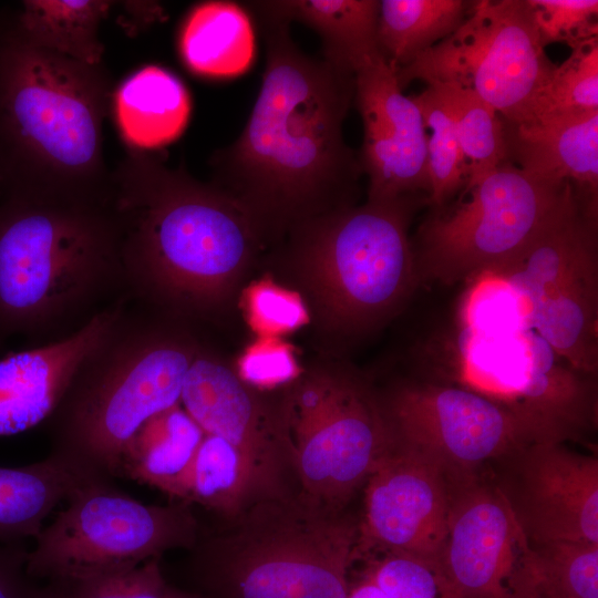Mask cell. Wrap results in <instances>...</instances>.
Instances as JSON below:
<instances>
[{"instance_id": "1", "label": "cell", "mask_w": 598, "mask_h": 598, "mask_svg": "<svg viewBox=\"0 0 598 598\" xmlns=\"http://www.w3.org/2000/svg\"><path fill=\"white\" fill-rule=\"evenodd\" d=\"M257 20L266 44L260 91L240 135L209 166L210 183L248 212L269 250L298 224L354 205L363 172L342 134L354 74L301 51L289 23Z\"/></svg>"}, {"instance_id": "2", "label": "cell", "mask_w": 598, "mask_h": 598, "mask_svg": "<svg viewBox=\"0 0 598 598\" xmlns=\"http://www.w3.org/2000/svg\"><path fill=\"white\" fill-rule=\"evenodd\" d=\"M111 204L125 293L198 330L226 320L268 250L237 200L150 151L130 147L112 169Z\"/></svg>"}, {"instance_id": "3", "label": "cell", "mask_w": 598, "mask_h": 598, "mask_svg": "<svg viewBox=\"0 0 598 598\" xmlns=\"http://www.w3.org/2000/svg\"><path fill=\"white\" fill-rule=\"evenodd\" d=\"M114 86L87 64L31 42L0 9V199L106 203L104 122Z\"/></svg>"}, {"instance_id": "4", "label": "cell", "mask_w": 598, "mask_h": 598, "mask_svg": "<svg viewBox=\"0 0 598 598\" xmlns=\"http://www.w3.org/2000/svg\"><path fill=\"white\" fill-rule=\"evenodd\" d=\"M125 293L120 226L106 203L0 199V349L63 339Z\"/></svg>"}, {"instance_id": "5", "label": "cell", "mask_w": 598, "mask_h": 598, "mask_svg": "<svg viewBox=\"0 0 598 598\" xmlns=\"http://www.w3.org/2000/svg\"><path fill=\"white\" fill-rule=\"evenodd\" d=\"M420 195L341 207L291 228L264 256L276 281L303 300L326 350L379 328L410 297L417 277L409 225Z\"/></svg>"}, {"instance_id": "6", "label": "cell", "mask_w": 598, "mask_h": 598, "mask_svg": "<svg viewBox=\"0 0 598 598\" xmlns=\"http://www.w3.org/2000/svg\"><path fill=\"white\" fill-rule=\"evenodd\" d=\"M204 343L198 329L130 300L44 422L50 453L96 476L122 477L131 439L181 402Z\"/></svg>"}, {"instance_id": "7", "label": "cell", "mask_w": 598, "mask_h": 598, "mask_svg": "<svg viewBox=\"0 0 598 598\" xmlns=\"http://www.w3.org/2000/svg\"><path fill=\"white\" fill-rule=\"evenodd\" d=\"M189 550L215 598H348L359 519L298 491L250 504Z\"/></svg>"}, {"instance_id": "8", "label": "cell", "mask_w": 598, "mask_h": 598, "mask_svg": "<svg viewBox=\"0 0 598 598\" xmlns=\"http://www.w3.org/2000/svg\"><path fill=\"white\" fill-rule=\"evenodd\" d=\"M277 395L298 491L347 508L392 444L381 399L342 359L326 353Z\"/></svg>"}, {"instance_id": "9", "label": "cell", "mask_w": 598, "mask_h": 598, "mask_svg": "<svg viewBox=\"0 0 598 598\" xmlns=\"http://www.w3.org/2000/svg\"><path fill=\"white\" fill-rule=\"evenodd\" d=\"M199 533L190 504H145L112 480H96L72 493L43 527L29 551L27 573L60 584L127 575L168 550H189Z\"/></svg>"}, {"instance_id": "10", "label": "cell", "mask_w": 598, "mask_h": 598, "mask_svg": "<svg viewBox=\"0 0 598 598\" xmlns=\"http://www.w3.org/2000/svg\"><path fill=\"white\" fill-rule=\"evenodd\" d=\"M574 184L548 183L509 161L465 188L468 198L420 230L417 277L453 285L515 265L563 208Z\"/></svg>"}, {"instance_id": "11", "label": "cell", "mask_w": 598, "mask_h": 598, "mask_svg": "<svg viewBox=\"0 0 598 598\" xmlns=\"http://www.w3.org/2000/svg\"><path fill=\"white\" fill-rule=\"evenodd\" d=\"M525 0L471 3L448 37L398 69L402 90L413 80L473 92L505 126L535 122L555 64L545 53Z\"/></svg>"}, {"instance_id": "12", "label": "cell", "mask_w": 598, "mask_h": 598, "mask_svg": "<svg viewBox=\"0 0 598 598\" xmlns=\"http://www.w3.org/2000/svg\"><path fill=\"white\" fill-rule=\"evenodd\" d=\"M395 443L440 465L451 480L474 476L489 460L513 456L554 431L474 389L406 383L381 400Z\"/></svg>"}, {"instance_id": "13", "label": "cell", "mask_w": 598, "mask_h": 598, "mask_svg": "<svg viewBox=\"0 0 598 598\" xmlns=\"http://www.w3.org/2000/svg\"><path fill=\"white\" fill-rule=\"evenodd\" d=\"M436 564L461 598H522L537 574L535 550L507 493L475 476L452 480Z\"/></svg>"}, {"instance_id": "14", "label": "cell", "mask_w": 598, "mask_h": 598, "mask_svg": "<svg viewBox=\"0 0 598 598\" xmlns=\"http://www.w3.org/2000/svg\"><path fill=\"white\" fill-rule=\"evenodd\" d=\"M277 392L244 383L205 342L185 377L181 404L205 433L230 443L248 462L267 497L297 492Z\"/></svg>"}, {"instance_id": "15", "label": "cell", "mask_w": 598, "mask_h": 598, "mask_svg": "<svg viewBox=\"0 0 598 598\" xmlns=\"http://www.w3.org/2000/svg\"><path fill=\"white\" fill-rule=\"evenodd\" d=\"M364 486L359 557L396 551L436 561L452 499V480L446 472L392 439Z\"/></svg>"}, {"instance_id": "16", "label": "cell", "mask_w": 598, "mask_h": 598, "mask_svg": "<svg viewBox=\"0 0 598 598\" xmlns=\"http://www.w3.org/2000/svg\"><path fill=\"white\" fill-rule=\"evenodd\" d=\"M354 97L363 123L367 200L429 195L427 133L419 106L402 92L396 66L381 53L367 58L354 71Z\"/></svg>"}, {"instance_id": "17", "label": "cell", "mask_w": 598, "mask_h": 598, "mask_svg": "<svg viewBox=\"0 0 598 598\" xmlns=\"http://www.w3.org/2000/svg\"><path fill=\"white\" fill-rule=\"evenodd\" d=\"M516 456L517 492L508 497L532 547L598 544L597 457L570 451L560 441L534 443Z\"/></svg>"}, {"instance_id": "18", "label": "cell", "mask_w": 598, "mask_h": 598, "mask_svg": "<svg viewBox=\"0 0 598 598\" xmlns=\"http://www.w3.org/2000/svg\"><path fill=\"white\" fill-rule=\"evenodd\" d=\"M128 301L123 295L72 334L0 358V436L44 424Z\"/></svg>"}, {"instance_id": "19", "label": "cell", "mask_w": 598, "mask_h": 598, "mask_svg": "<svg viewBox=\"0 0 598 598\" xmlns=\"http://www.w3.org/2000/svg\"><path fill=\"white\" fill-rule=\"evenodd\" d=\"M519 362L499 373L485 391L492 399L550 429L564 440L594 422L596 401L584 373L558 360L533 330L516 338Z\"/></svg>"}, {"instance_id": "20", "label": "cell", "mask_w": 598, "mask_h": 598, "mask_svg": "<svg viewBox=\"0 0 598 598\" xmlns=\"http://www.w3.org/2000/svg\"><path fill=\"white\" fill-rule=\"evenodd\" d=\"M506 159L548 183L598 193V111L505 126Z\"/></svg>"}, {"instance_id": "21", "label": "cell", "mask_w": 598, "mask_h": 598, "mask_svg": "<svg viewBox=\"0 0 598 598\" xmlns=\"http://www.w3.org/2000/svg\"><path fill=\"white\" fill-rule=\"evenodd\" d=\"M591 255L528 306L532 330L571 368L594 374L598 367V269Z\"/></svg>"}, {"instance_id": "22", "label": "cell", "mask_w": 598, "mask_h": 598, "mask_svg": "<svg viewBox=\"0 0 598 598\" xmlns=\"http://www.w3.org/2000/svg\"><path fill=\"white\" fill-rule=\"evenodd\" d=\"M257 19L301 22L315 30L323 58L354 74L367 58L381 53L377 43L380 1L265 0L246 2Z\"/></svg>"}, {"instance_id": "23", "label": "cell", "mask_w": 598, "mask_h": 598, "mask_svg": "<svg viewBox=\"0 0 598 598\" xmlns=\"http://www.w3.org/2000/svg\"><path fill=\"white\" fill-rule=\"evenodd\" d=\"M100 478L50 452L32 464L0 466V540L35 539L45 526L44 520L61 502Z\"/></svg>"}, {"instance_id": "24", "label": "cell", "mask_w": 598, "mask_h": 598, "mask_svg": "<svg viewBox=\"0 0 598 598\" xmlns=\"http://www.w3.org/2000/svg\"><path fill=\"white\" fill-rule=\"evenodd\" d=\"M204 435L181 402L153 415L131 439L123 456L122 477L183 502L188 474Z\"/></svg>"}, {"instance_id": "25", "label": "cell", "mask_w": 598, "mask_h": 598, "mask_svg": "<svg viewBox=\"0 0 598 598\" xmlns=\"http://www.w3.org/2000/svg\"><path fill=\"white\" fill-rule=\"evenodd\" d=\"M131 147L148 151L177 137L190 112L189 95L174 74L145 66L115 91L113 107Z\"/></svg>"}, {"instance_id": "26", "label": "cell", "mask_w": 598, "mask_h": 598, "mask_svg": "<svg viewBox=\"0 0 598 598\" xmlns=\"http://www.w3.org/2000/svg\"><path fill=\"white\" fill-rule=\"evenodd\" d=\"M183 60L207 76L244 72L254 58V32L246 11L231 2H206L188 14L179 40Z\"/></svg>"}, {"instance_id": "27", "label": "cell", "mask_w": 598, "mask_h": 598, "mask_svg": "<svg viewBox=\"0 0 598 598\" xmlns=\"http://www.w3.org/2000/svg\"><path fill=\"white\" fill-rule=\"evenodd\" d=\"M113 6L104 0H27L13 13L38 47L93 65L103 64L100 27Z\"/></svg>"}, {"instance_id": "28", "label": "cell", "mask_w": 598, "mask_h": 598, "mask_svg": "<svg viewBox=\"0 0 598 598\" xmlns=\"http://www.w3.org/2000/svg\"><path fill=\"white\" fill-rule=\"evenodd\" d=\"M268 498L251 466L230 443L205 433L190 467L184 501L229 519Z\"/></svg>"}, {"instance_id": "29", "label": "cell", "mask_w": 598, "mask_h": 598, "mask_svg": "<svg viewBox=\"0 0 598 598\" xmlns=\"http://www.w3.org/2000/svg\"><path fill=\"white\" fill-rule=\"evenodd\" d=\"M470 2L462 0L380 1L377 43L396 69L453 33L465 19Z\"/></svg>"}, {"instance_id": "30", "label": "cell", "mask_w": 598, "mask_h": 598, "mask_svg": "<svg viewBox=\"0 0 598 598\" xmlns=\"http://www.w3.org/2000/svg\"><path fill=\"white\" fill-rule=\"evenodd\" d=\"M436 84L452 111L466 166L465 188L506 161L505 127L498 114L473 92Z\"/></svg>"}, {"instance_id": "31", "label": "cell", "mask_w": 598, "mask_h": 598, "mask_svg": "<svg viewBox=\"0 0 598 598\" xmlns=\"http://www.w3.org/2000/svg\"><path fill=\"white\" fill-rule=\"evenodd\" d=\"M419 106L427 133V200L442 206L466 184V166L448 103L436 84L411 95Z\"/></svg>"}, {"instance_id": "32", "label": "cell", "mask_w": 598, "mask_h": 598, "mask_svg": "<svg viewBox=\"0 0 598 598\" xmlns=\"http://www.w3.org/2000/svg\"><path fill=\"white\" fill-rule=\"evenodd\" d=\"M570 49V55L551 73L539 100L535 122L598 111V37Z\"/></svg>"}, {"instance_id": "33", "label": "cell", "mask_w": 598, "mask_h": 598, "mask_svg": "<svg viewBox=\"0 0 598 598\" xmlns=\"http://www.w3.org/2000/svg\"><path fill=\"white\" fill-rule=\"evenodd\" d=\"M359 574L368 577L391 598H461L436 561L396 551L362 555Z\"/></svg>"}, {"instance_id": "34", "label": "cell", "mask_w": 598, "mask_h": 598, "mask_svg": "<svg viewBox=\"0 0 598 598\" xmlns=\"http://www.w3.org/2000/svg\"><path fill=\"white\" fill-rule=\"evenodd\" d=\"M238 305L257 338H280L310 323L301 297L272 277L247 285Z\"/></svg>"}, {"instance_id": "35", "label": "cell", "mask_w": 598, "mask_h": 598, "mask_svg": "<svg viewBox=\"0 0 598 598\" xmlns=\"http://www.w3.org/2000/svg\"><path fill=\"white\" fill-rule=\"evenodd\" d=\"M534 550L538 575L565 598H598V544L554 542Z\"/></svg>"}, {"instance_id": "36", "label": "cell", "mask_w": 598, "mask_h": 598, "mask_svg": "<svg viewBox=\"0 0 598 598\" xmlns=\"http://www.w3.org/2000/svg\"><path fill=\"white\" fill-rule=\"evenodd\" d=\"M239 379L261 392H277L303 371L293 348L281 338H257L233 365Z\"/></svg>"}, {"instance_id": "37", "label": "cell", "mask_w": 598, "mask_h": 598, "mask_svg": "<svg viewBox=\"0 0 598 598\" xmlns=\"http://www.w3.org/2000/svg\"><path fill=\"white\" fill-rule=\"evenodd\" d=\"M544 47L554 42L570 48L598 37L597 0H525Z\"/></svg>"}, {"instance_id": "38", "label": "cell", "mask_w": 598, "mask_h": 598, "mask_svg": "<svg viewBox=\"0 0 598 598\" xmlns=\"http://www.w3.org/2000/svg\"><path fill=\"white\" fill-rule=\"evenodd\" d=\"M25 542L0 540V598H34L38 587L27 573Z\"/></svg>"}, {"instance_id": "39", "label": "cell", "mask_w": 598, "mask_h": 598, "mask_svg": "<svg viewBox=\"0 0 598 598\" xmlns=\"http://www.w3.org/2000/svg\"><path fill=\"white\" fill-rule=\"evenodd\" d=\"M167 591L159 558L150 559L126 575L125 598H167Z\"/></svg>"}, {"instance_id": "40", "label": "cell", "mask_w": 598, "mask_h": 598, "mask_svg": "<svg viewBox=\"0 0 598 598\" xmlns=\"http://www.w3.org/2000/svg\"><path fill=\"white\" fill-rule=\"evenodd\" d=\"M126 575L104 576L63 584L72 598H125Z\"/></svg>"}, {"instance_id": "41", "label": "cell", "mask_w": 598, "mask_h": 598, "mask_svg": "<svg viewBox=\"0 0 598 598\" xmlns=\"http://www.w3.org/2000/svg\"><path fill=\"white\" fill-rule=\"evenodd\" d=\"M121 4L126 13V22L136 29V23L140 27H147L154 23L163 16V9L156 2L146 1H128Z\"/></svg>"}, {"instance_id": "42", "label": "cell", "mask_w": 598, "mask_h": 598, "mask_svg": "<svg viewBox=\"0 0 598 598\" xmlns=\"http://www.w3.org/2000/svg\"><path fill=\"white\" fill-rule=\"evenodd\" d=\"M348 598H391L379 586L368 577L355 573V577L350 575Z\"/></svg>"}, {"instance_id": "43", "label": "cell", "mask_w": 598, "mask_h": 598, "mask_svg": "<svg viewBox=\"0 0 598 598\" xmlns=\"http://www.w3.org/2000/svg\"><path fill=\"white\" fill-rule=\"evenodd\" d=\"M522 598H565L551 586H549L539 575L536 574L535 579Z\"/></svg>"}, {"instance_id": "44", "label": "cell", "mask_w": 598, "mask_h": 598, "mask_svg": "<svg viewBox=\"0 0 598 598\" xmlns=\"http://www.w3.org/2000/svg\"><path fill=\"white\" fill-rule=\"evenodd\" d=\"M34 598H72L69 588L60 582H50L45 588H38Z\"/></svg>"}, {"instance_id": "45", "label": "cell", "mask_w": 598, "mask_h": 598, "mask_svg": "<svg viewBox=\"0 0 598 598\" xmlns=\"http://www.w3.org/2000/svg\"><path fill=\"white\" fill-rule=\"evenodd\" d=\"M192 595H188V594H185V592H182V591H177L175 589H172L168 587V591H167V598H190Z\"/></svg>"}, {"instance_id": "46", "label": "cell", "mask_w": 598, "mask_h": 598, "mask_svg": "<svg viewBox=\"0 0 598 598\" xmlns=\"http://www.w3.org/2000/svg\"><path fill=\"white\" fill-rule=\"evenodd\" d=\"M190 598H197V597L192 596Z\"/></svg>"}]
</instances>
